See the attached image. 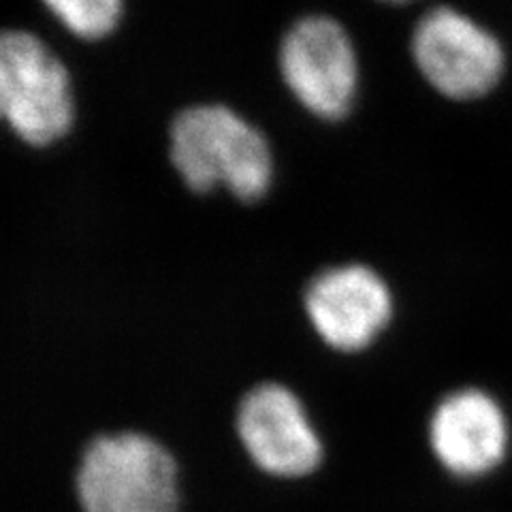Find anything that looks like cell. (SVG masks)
<instances>
[{
  "label": "cell",
  "instance_id": "1",
  "mask_svg": "<svg viewBox=\"0 0 512 512\" xmlns=\"http://www.w3.org/2000/svg\"><path fill=\"white\" fill-rule=\"evenodd\" d=\"M171 160L192 190L224 186L244 201L263 197L274 175L263 133L224 105L188 107L173 120Z\"/></svg>",
  "mask_w": 512,
  "mask_h": 512
},
{
  "label": "cell",
  "instance_id": "3",
  "mask_svg": "<svg viewBox=\"0 0 512 512\" xmlns=\"http://www.w3.org/2000/svg\"><path fill=\"white\" fill-rule=\"evenodd\" d=\"M0 120L30 146H50L73 124L67 67L24 30L0 32Z\"/></svg>",
  "mask_w": 512,
  "mask_h": 512
},
{
  "label": "cell",
  "instance_id": "9",
  "mask_svg": "<svg viewBox=\"0 0 512 512\" xmlns=\"http://www.w3.org/2000/svg\"><path fill=\"white\" fill-rule=\"evenodd\" d=\"M47 9L77 37L84 39L109 35L122 15V3L118 0H54V3H47Z\"/></svg>",
  "mask_w": 512,
  "mask_h": 512
},
{
  "label": "cell",
  "instance_id": "4",
  "mask_svg": "<svg viewBox=\"0 0 512 512\" xmlns=\"http://www.w3.org/2000/svg\"><path fill=\"white\" fill-rule=\"evenodd\" d=\"M280 71L297 101L325 120H340L355 103L359 64L346 30L325 15L299 20L280 47Z\"/></svg>",
  "mask_w": 512,
  "mask_h": 512
},
{
  "label": "cell",
  "instance_id": "7",
  "mask_svg": "<svg viewBox=\"0 0 512 512\" xmlns=\"http://www.w3.org/2000/svg\"><path fill=\"white\" fill-rule=\"evenodd\" d=\"M306 312L331 348L357 352L370 346L393 316L389 286L363 265L333 267L318 274L306 291Z\"/></svg>",
  "mask_w": 512,
  "mask_h": 512
},
{
  "label": "cell",
  "instance_id": "8",
  "mask_svg": "<svg viewBox=\"0 0 512 512\" xmlns=\"http://www.w3.org/2000/svg\"><path fill=\"white\" fill-rule=\"evenodd\" d=\"M429 440L448 472L480 476L504 459L508 427L493 397L468 389L448 395L436 408Z\"/></svg>",
  "mask_w": 512,
  "mask_h": 512
},
{
  "label": "cell",
  "instance_id": "6",
  "mask_svg": "<svg viewBox=\"0 0 512 512\" xmlns=\"http://www.w3.org/2000/svg\"><path fill=\"white\" fill-rule=\"evenodd\" d=\"M237 434L267 474L299 478L314 472L323 446L299 397L276 382L252 389L237 412Z\"/></svg>",
  "mask_w": 512,
  "mask_h": 512
},
{
  "label": "cell",
  "instance_id": "5",
  "mask_svg": "<svg viewBox=\"0 0 512 512\" xmlns=\"http://www.w3.org/2000/svg\"><path fill=\"white\" fill-rule=\"evenodd\" d=\"M416 67L444 96L468 101L495 88L504 71V52L491 32L468 15L438 7L419 22L412 37Z\"/></svg>",
  "mask_w": 512,
  "mask_h": 512
},
{
  "label": "cell",
  "instance_id": "2",
  "mask_svg": "<svg viewBox=\"0 0 512 512\" xmlns=\"http://www.w3.org/2000/svg\"><path fill=\"white\" fill-rule=\"evenodd\" d=\"M77 498L84 512H178V466L150 436H101L79 463Z\"/></svg>",
  "mask_w": 512,
  "mask_h": 512
}]
</instances>
